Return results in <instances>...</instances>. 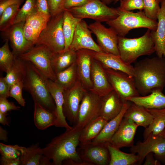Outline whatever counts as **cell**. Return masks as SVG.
Listing matches in <instances>:
<instances>
[{
	"instance_id": "6da1fadb",
	"label": "cell",
	"mask_w": 165,
	"mask_h": 165,
	"mask_svg": "<svg viewBox=\"0 0 165 165\" xmlns=\"http://www.w3.org/2000/svg\"><path fill=\"white\" fill-rule=\"evenodd\" d=\"M82 129L75 125L55 137L44 148L43 154L52 161L53 165H86L79 156L77 147Z\"/></svg>"
},
{
	"instance_id": "7a4b0ae2",
	"label": "cell",
	"mask_w": 165,
	"mask_h": 165,
	"mask_svg": "<svg viewBox=\"0 0 165 165\" xmlns=\"http://www.w3.org/2000/svg\"><path fill=\"white\" fill-rule=\"evenodd\" d=\"M134 68L135 85L140 95L162 91L165 86V57L145 58L137 62Z\"/></svg>"
},
{
	"instance_id": "3957f363",
	"label": "cell",
	"mask_w": 165,
	"mask_h": 165,
	"mask_svg": "<svg viewBox=\"0 0 165 165\" xmlns=\"http://www.w3.org/2000/svg\"><path fill=\"white\" fill-rule=\"evenodd\" d=\"M24 61L25 69L23 79L24 88L30 93L34 102L38 103L46 110L56 114L55 104L48 88L46 77L31 62Z\"/></svg>"
},
{
	"instance_id": "277c9868",
	"label": "cell",
	"mask_w": 165,
	"mask_h": 165,
	"mask_svg": "<svg viewBox=\"0 0 165 165\" xmlns=\"http://www.w3.org/2000/svg\"><path fill=\"white\" fill-rule=\"evenodd\" d=\"M148 29L142 36L135 38L118 36L119 55L128 64L134 62L139 57L150 55L155 52L154 44Z\"/></svg>"
},
{
	"instance_id": "5b68a950",
	"label": "cell",
	"mask_w": 165,
	"mask_h": 165,
	"mask_svg": "<svg viewBox=\"0 0 165 165\" xmlns=\"http://www.w3.org/2000/svg\"><path fill=\"white\" fill-rule=\"evenodd\" d=\"M117 9L118 13L117 17L106 23L118 36L125 37L130 30L135 28H146L151 30H156L157 21L148 18L143 11L134 13L122 10L119 7Z\"/></svg>"
},
{
	"instance_id": "8992f818",
	"label": "cell",
	"mask_w": 165,
	"mask_h": 165,
	"mask_svg": "<svg viewBox=\"0 0 165 165\" xmlns=\"http://www.w3.org/2000/svg\"><path fill=\"white\" fill-rule=\"evenodd\" d=\"M63 21V12L51 17L40 34L35 45H45L54 53L64 50L65 41L62 30Z\"/></svg>"
},
{
	"instance_id": "52a82bcc",
	"label": "cell",
	"mask_w": 165,
	"mask_h": 165,
	"mask_svg": "<svg viewBox=\"0 0 165 165\" xmlns=\"http://www.w3.org/2000/svg\"><path fill=\"white\" fill-rule=\"evenodd\" d=\"M65 10L76 18H89L101 23L112 20L118 15L117 8L109 7L100 0H90L82 6Z\"/></svg>"
},
{
	"instance_id": "ba28073f",
	"label": "cell",
	"mask_w": 165,
	"mask_h": 165,
	"mask_svg": "<svg viewBox=\"0 0 165 165\" xmlns=\"http://www.w3.org/2000/svg\"><path fill=\"white\" fill-rule=\"evenodd\" d=\"M130 151L137 154L139 157L138 165L142 163L148 153L152 152L156 159L165 165V129L156 136H149L142 142L138 141L130 147Z\"/></svg>"
},
{
	"instance_id": "9c48e42d",
	"label": "cell",
	"mask_w": 165,
	"mask_h": 165,
	"mask_svg": "<svg viewBox=\"0 0 165 165\" xmlns=\"http://www.w3.org/2000/svg\"><path fill=\"white\" fill-rule=\"evenodd\" d=\"M53 54L46 46L40 44L35 45L19 57L31 62L45 77L55 81L56 73L51 64Z\"/></svg>"
},
{
	"instance_id": "30bf717a",
	"label": "cell",
	"mask_w": 165,
	"mask_h": 165,
	"mask_svg": "<svg viewBox=\"0 0 165 165\" xmlns=\"http://www.w3.org/2000/svg\"><path fill=\"white\" fill-rule=\"evenodd\" d=\"M108 143H94L91 141L80 142L77 151L86 165H108L110 155Z\"/></svg>"
},
{
	"instance_id": "8fae6325",
	"label": "cell",
	"mask_w": 165,
	"mask_h": 165,
	"mask_svg": "<svg viewBox=\"0 0 165 165\" xmlns=\"http://www.w3.org/2000/svg\"><path fill=\"white\" fill-rule=\"evenodd\" d=\"M103 66L114 90L124 101L130 98L140 96L134 77L124 72Z\"/></svg>"
},
{
	"instance_id": "7c38bea8",
	"label": "cell",
	"mask_w": 165,
	"mask_h": 165,
	"mask_svg": "<svg viewBox=\"0 0 165 165\" xmlns=\"http://www.w3.org/2000/svg\"><path fill=\"white\" fill-rule=\"evenodd\" d=\"M87 91L78 79L71 87L64 90L63 113L73 126L76 124L79 106Z\"/></svg>"
},
{
	"instance_id": "4fadbf2b",
	"label": "cell",
	"mask_w": 165,
	"mask_h": 165,
	"mask_svg": "<svg viewBox=\"0 0 165 165\" xmlns=\"http://www.w3.org/2000/svg\"><path fill=\"white\" fill-rule=\"evenodd\" d=\"M96 37L98 45L103 52L119 55L118 47V35L112 28H107L101 22L95 21L88 25Z\"/></svg>"
},
{
	"instance_id": "5bb4252c",
	"label": "cell",
	"mask_w": 165,
	"mask_h": 165,
	"mask_svg": "<svg viewBox=\"0 0 165 165\" xmlns=\"http://www.w3.org/2000/svg\"><path fill=\"white\" fill-rule=\"evenodd\" d=\"M101 107V97L87 91L81 102L75 126L82 129L90 121L99 116Z\"/></svg>"
},
{
	"instance_id": "9a60e30c",
	"label": "cell",
	"mask_w": 165,
	"mask_h": 165,
	"mask_svg": "<svg viewBox=\"0 0 165 165\" xmlns=\"http://www.w3.org/2000/svg\"><path fill=\"white\" fill-rule=\"evenodd\" d=\"M25 21L14 24L7 30L2 31L4 40L7 39L10 42L15 58L27 52L35 46L24 35L23 28Z\"/></svg>"
},
{
	"instance_id": "2e32d148",
	"label": "cell",
	"mask_w": 165,
	"mask_h": 165,
	"mask_svg": "<svg viewBox=\"0 0 165 165\" xmlns=\"http://www.w3.org/2000/svg\"><path fill=\"white\" fill-rule=\"evenodd\" d=\"M77 79L83 87L89 91L93 87L91 72L92 64L94 59L93 51L81 49L76 51Z\"/></svg>"
},
{
	"instance_id": "e0dca14e",
	"label": "cell",
	"mask_w": 165,
	"mask_h": 165,
	"mask_svg": "<svg viewBox=\"0 0 165 165\" xmlns=\"http://www.w3.org/2000/svg\"><path fill=\"white\" fill-rule=\"evenodd\" d=\"M91 33L87 23L82 19L76 26L69 49L75 51L81 49H86L97 52H103L93 39Z\"/></svg>"
},
{
	"instance_id": "ac0fdd59",
	"label": "cell",
	"mask_w": 165,
	"mask_h": 165,
	"mask_svg": "<svg viewBox=\"0 0 165 165\" xmlns=\"http://www.w3.org/2000/svg\"><path fill=\"white\" fill-rule=\"evenodd\" d=\"M91 75L93 87L90 91L101 97L114 90L103 65L95 59L92 64Z\"/></svg>"
},
{
	"instance_id": "d6986e66",
	"label": "cell",
	"mask_w": 165,
	"mask_h": 165,
	"mask_svg": "<svg viewBox=\"0 0 165 165\" xmlns=\"http://www.w3.org/2000/svg\"><path fill=\"white\" fill-rule=\"evenodd\" d=\"M138 126L132 120L123 117L109 142L119 148L131 147L134 145V138Z\"/></svg>"
},
{
	"instance_id": "ffe728a7",
	"label": "cell",
	"mask_w": 165,
	"mask_h": 165,
	"mask_svg": "<svg viewBox=\"0 0 165 165\" xmlns=\"http://www.w3.org/2000/svg\"><path fill=\"white\" fill-rule=\"evenodd\" d=\"M51 17L50 13L37 11L29 16L24 27V35L35 45L42 31Z\"/></svg>"
},
{
	"instance_id": "44dd1931",
	"label": "cell",
	"mask_w": 165,
	"mask_h": 165,
	"mask_svg": "<svg viewBox=\"0 0 165 165\" xmlns=\"http://www.w3.org/2000/svg\"><path fill=\"white\" fill-rule=\"evenodd\" d=\"M94 58L103 66L124 72L132 77L134 75V67L124 61L119 55L93 51Z\"/></svg>"
},
{
	"instance_id": "7402d4cb",
	"label": "cell",
	"mask_w": 165,
	"mask_h": 165,
	"mask_svg": "<svg viewBox=\"0 0 165 165\" xmlns=\"http://www.w3.org/2000/svg\"><path fill=\"white\" fill-rule=\"evenodd\" d=\"M45 80L49 90L56 105L57 120L55 126L64 128L66 130L71 129L72 127L68 123L63 112L64 90L54 81L46 77Z\"/></svg>"
},
{
	"instance_id": "603a6c76",
	"label": "cell",
	"mask_w": 165,
	"mask_h": 165,
	"mask_svg": "<svg viewBox=\"0 0 165 165\" xmlns=\"http://www.w3.org/2000/svg\"><path fill=\"white\" fill-rule=\"evenodd\" d=\"M125 101L113 90L107 95L101 97L99 116L109 121L119 113Z\"/></svg>"
},
{
	"instance_id": "cb8c5ba5",
	"label": "cell",
	"mask_w": 165,
	"mask_h": 165,
	"mask_svg": "<svg viewBox=\"0 0 165 165\" xmlns=\"http://www.w3.org/2000/svg\"><path fill=\"white\" fill-rule=\"evenodd\" d=\"M158 24L155 30H151L157 56L165 57V1L161 3L157 16Z\"/></svg>"
},
{
	"instance_id": "d4e9b609",
	"label": "cell",
	"mask_w": 165,
	"mask_h": 165,
	"mask_svg": "<svg viewBox=\"0 0 165 165\" xmlns=\"http://www.w3.org/2000/svg\"><path fill=\"white\" fill-rule=\"evenodd\" d=\"M130 101H125L119 113L115 118L108 122L102 130L91 141L94 143L109 142L117 130L123 118L124 114L130 104Z\"/></svg>"
},
{
	"instance_id": "484cf974",
	"label": "cell",
	"mask_w": 165,
	"mask_h": 165,
	"mask_svg": "<svg viewBox=\"0 0 165 165\" xmlns=\"http://www.w3.org/2000/svg\"><path fill=\"white\" fill-rule=\"evenodd\" d=\"M130 102L123 117L132 120L138 126L146 128L152 122L153 118V115L147 108Z\"/></svg>"
},
{
	"instance_id": "4316f807",
	"label": "cell",
	"mask_w": 165,
	"mask_h": 165,
	"mask_svg": "<svg viewBox=\"0 0 165 165\" xmlns=\"http://www.w3.org/2000/svg\"><path fill=\"white\" fill-rule=\"evenodd\" d=\"M127 101L146 108L160 109L165 108V95L160 90H154L148 95L130 98Z\"/></svg>"
},
{
	"instance_id": "83f0119b",
	"label": "cell",
	"mask_w": 165,
	"mask_h": 165,
	"mask_svg": "<svg viewBox=\"0 0 165 165\" xmlns=\"http://www.w3.org/2000/svg\"><path fill=\"white\" fill-rule=\"evenodd\" d=\"M34 122L36 127L43 130L56 124L55 114L46 109L37 102H34Z\"/></svg>"
},
{
	"instance_id": "f1b7e54d",
	"label": "cell",
	"mask_w": 165,
	"mask_h": 165,
	"mask_svg": "<svg viewBox=\"0 0 165 165\" xmlns=\"http://www.w3.org/2000/svg\"><path fill=\"white\" fill-rule=\"evenodd\" d=\"M147 110L153 115V119L150 124L145 128L143 133L144 140L149 136H156L165 129V108Z\"/></svg>"
},
{
	"instance_id": "f546056e",
	"label": "cell",
	"mask_w": 165,
	"mask_h": 165,
	"mask_svg": "<svg viewBox=\"0 0 165 165\" xmlns=\"http://www.w3.org/2000/svg\"><path fill=\"white\" fill-rule=\"evenodd\" d=\"M107 146L110 155L109 165H138L139 157L135 154L123 152L109 142Z\"/></svg>"
},
{
	"instance_id": "4dcf8cb0",
	"label": "cell",
	"mask_w": 165,
	"mask_h": 165,
	"mask_svg": "<svg viewBox=\"0 0 165 165\" xmlns=\"http://www.w3.org/2000/svg\"><path fill=\"white\" fill-rule=\"evenodd\" d=\"M76 59V51L73 50L53 53L51 60L53 70L55 73L62 71L75 63Z\"/></svg>"
},
{
	"instance_id": "1f68e13d",
	"label": "cell",
	"mask_w": 165,
	"mask_h": 165,
	"mask_svg": "<svg viewBox=\"0 0 165 165\" xmlns=\"http://www.w3.org/2000/svg\"><path fill=\"white\" fill-rule=\"evenodd\" d=\"M107 122L100 116L90 121L82 129L80 137V142L92 141L99 135Z\"/></svg>"
},
{
	"instance_id": "d6a6232c",
	"label": "cell",
	"mask_w": 165,
	"mask_h": 165,
	"mask_svg": "<svg viewBox=\"0 0 165 165\" xmlns=\"http://www.w3.org/2000/svg\"><path fill=\"white\" fill-rule=\"evenodd\" d=\"M82 20L74 16L68 11L65 9L64 10L62 26L65 41L64 51L69 49L76 26Z\"/></svg>"
},
{
	"instance_id": "836d02e7",
	"label": "cell",
	"mask_w": 165,
	"mask_h": 165,
	"mask_svg": "<svg viewBox=\"0 0 165 165\" xmlns=\"http://www.w3.org/2000/svg\"><path fill=\"white\" fill-rule=\"evenodd\" d=\"M55 82L64 90L73 86L77 80L76 62L64 70L56 73Z\"/></svg>"
},
{
	"instance_id": "e575fe53",
	"label": "cell",
	"mask_w": 165,
	"mask_h": 165,
	"mask_svg": "<svg viewBox=\"0 0 165 165\" xmlns=\"http://www.w3.org/2000/svg\"><path fill=\"white\" fill-rule=\"evenodd\" d=\"M25 69V61L20 57L15 58L13 65L4 77L10 87L17 82L23 80Z\"/></svg>"
},
{
	"instance_id": "d590c367",
	"label": "cell",
	"mask_w": 165,
	"mask_h": 165,
	"mask_svg": "<svg viewBox=\"0 0 165 165\" xmlns=\"http://www.w3.org/2000/svg\"><path fill=\"white\" fill-rule=\"evenodd\" d=\"M43 155L42 149L38 143L25 147L20 158V165H39Z\"/></svg>"
},
{
	"instance_id": "8d00e7d4",
	"label": "cell",
	"mask_w": 165,
	"mask_h": 165,
	"mask_svg": "<svg viewBox=\"0 0 165 165\" xmlns=\"http://www.w3.org/2000/svg\"><path fill=\"white\" fill-rule=\"evenodd\" d=\"M20 5L14 4L6 8L0 15V30L5 31L14 24Z\"/></svg>"
},
{
	"instance_id": "74e56055",
	"label": "cell",
	"mask_w": 165,
	"mask_h": 165,
	"mask_svg": "<svg viewBox=\"0 0 165 165\" xmlns=\"http://www.w3.org/2000/svg\"><path fill=\"white\" fill-rule=\"evenodd\" d=\"M5 41L4 44L0 48V68L6 73L13 65L15 58L10 50L9 40Z\"/></svg>"
},
{
	"instance_id": "f35d334b",
	"label": "cell",
	"mask_w": 165,
	"mask_h": 165,
	"mask_svg": "<svg viewBox=\"0 0 165 165\" xmlns=\"http://www.w3.org/2000/svg\"><path fill=\"white\" fill-rule=\"evenodd\" d=\"M25 148V147L17 145H7L0 143L1 159H19L20 160Z\"/></svg>"
},
{
	"instance_id": "ab89813d",
	"label": "cell",
	"mask_w": 165,
	"mask_h": 165,
	"mask_svg": "<svg viewBox=\"0 0 165 165\" xmlns=\"http://www.w3.org/2000/svg\"><path fill=\"white\" fill-rule=\"evenodd\" d=\"M37 11L35 0H26L16 16L14 24L25 21L29 16Z\"/></svg>"
},
{
	"instance_id": "60d3db41",
	"label": "cell",
	"mask_w": 165,
	"mask_h": 165,
	"mask_svg": "<svg viewBox=\"0 0 165 165\" xmlns=\"http://www.w3.org/2000/svg\"><path fill=\"white\" fill-rule=\"evenodd\" d=\"M144 12L148 18L156 21L160 7L157 0H143Z\"/></svg>"
},
{
	"instance_id": "b9f144b4",
	"label": "cell",
	"mask_w": 165,
	"mask_h": 165,
	"mask_svg": "<svg viewBox=\"0 0 165 165\" xmlns=\"http://www.w3.org/2000/svg\"><path fill=\"white\" fill-rule=\"evenodd\" d=\"M24 88L23 80L17 82L10 86L9 92V97L14 98L19 104L24 106L26 102L22 96V90Z\"/></svg>"
},
{
	"instance_id": "7bdbcfd3",
	"label": "cell",
	"mask_w": 165,
	"mask_h": 165,
	"mask_svg": "<svg viewBox=\"0 0 165 165\" xmlns=\"http://www.w3.org/2000/svg\"><path fill=\"white\" fill-rule=\"evenodd\" d=\"M119 8L127 11L135 9L142 11L144 9L143 0H120Z\"/></svg>"
},
{
	"instance_id": "ee69618b",
	"label": "cell",
	"mask_w": 165,
	"mask_h": 165,
	"mask_svg": "<svg viewBox=\"0 0 165 165\" xmlns=\"http://www.w3.org/2000/svg\"><path fill=\"white\" fill-rule=\"evenodd\" d=\"M64 1L65 0H47L49 11L51 17L55 16L64 12Z\"/></svg>"
},
{
	"instance_id": "f6af8a7d",
	"label": "cell",
	"mask_w": 165,
	"mask_h": 165,
	"mask_svg": "<svg viewBox=\"0 0 165 165\" xmlns=\"http://www.w3.org/2000/svg\"><path fill=\"white\" fill-rule=\"evenodd\" d=\"M20 107L16 105L12 102L9 101L7 98L0 97V112L4 114L11 110H18Z\"/></svg>"
},
{
	"instance_id": "bcb514c9",
	"label": "cell",
	"mask_w": 165,
	"mask_h": 165,
	"mask_svg": "<svg viewBox=\"0 0 165 165\" xmlns=\"http://www.w3.org/2000/svg\"><path fill=\"white\" fill-rule=\"evenodd\" d=\"M10 86L5 79L2 76L0 78V97L8 98Z\"/></svg>"
},
{
	"instance_id": "7dc6e473",
	"label": "cell",
	"mask_w": 165,
	"mask_h": 165,
	"mask_svg": "<svg viewBox=\"0 0 165 165\" xmlns=\"http://www.w3.org/2000/svg\"><path fill=\"white\" fill-rule=\"evenodd\" d=\"M88 0H65L64 3V9L82 6L86 3Z\"/></svg>"
},
{
	"instance_id": "c3c4849f",
	"label": "cell",
	"mask_w": 165,
	"mask_h": 165,
	"mask_svg": "<svg viewBox=\"0 0 165 165\" xmlns=\"http://www.w3.org/2000/svg\"><path fill=\"white\" fill-rule=\"evenodd\" d=\"M24 0H0V15L8 7L14 4L20 5Z\"/></svg>"
},
{
	"instance_id": "681fc988",
	"label": "cell",
	"mask_w": 165,
	"mask_h": 165,
	"mask_svg": "<svg viewBox=\"0 0 165 165\" xmlns=\"http://www.w3.org/2000/svg\"><path fill=\"white\" fill-rule=\"evenodd\" d=\"M35 0L37 11L46 13H50L47 0Z\"/></svg>"
},
{
	"instance_id": "f907efd6",
	"label": "cell",
	"mask_w": 165,
	"mask_h": 165,
	"mask_svg": "<svg viewBox=\"0 0 165 165\" xmlns=\"http://www.w3.org/2000/svg\"><path fill=\"white\" fill-rule=\"evenodd\" d=\"M144 165H160L161 163L156 159L152 152L148 153L145 156Z\"/></svg>"
},
{
	"instance_id": "816d5d0a",
	"label": "cell",
	"mask_w": 165,
	"mask_h": 165,
	"mask_svg": "<svg viewBox=\"0 0 165 165\" xmlns=\"http://www.w3.org/2000/svg\"><path fill=\"white\" fill-rule=\"evenodd\" d=\"M0 164L2 165H20V161L19 159H1Z\"/></svg>"
},
{
	"instance_id": "f5cc1de1",
	"label": "cell",
	"mask_w": 165,
	"mask_h": 165,
	"mask_svg": "<svg viewBox=\"0 0 165 165\" xmlns=\"http://www.w3.org/2000/svg\"><path fill=\"white\" fill-rule=\"evenodd\" d=\"M8 132L6 129H3L0 126V140L5 142L8 141Z\"/></svg>"
},
{
	"instance_id": "db71d44e",
	"label": "cell",
	"mask_w": 165,
	"mask_h": 165,
	"mask_svg": "<svg viewBox=\"0 0 165 165\" xmlns=\"http://www.w3.org/2000/svg\"><path fill=\"white\" fill-rule=\"evenodd\" d=\"M8 114H4L0 112V123L2 125L9 126L8 118L6 117Z\"/></svg>"
},
{
	"instance_id": "11a10c76",
	"label": "cell",
	"mask_w": 165,
	"mask_h": 165,
	"mask_svg": "<svg viewBox=\"0 0 165 165\" xmlns=\"http://www.w3.org/2000/svg\"><path fill=\"white\" fill-rule=\"evenodd\" d=\"M50 160L43 155L42 156L40 161L39 165H52V163L50 162Z\"/></svg>"
},
{
	"instance_id": "9f6ffc18",
	"label": "cell",
	"mask_w": 165,
	"mask_h": 165,
	"mask_svg": "<svg viewBox=\"0 0 165 165\" xmlns=\"http://www.w3.org/2000/svg\"><path fill=\"white\" fill-rule=\"evenodd\" d=\"M102 1L106 5L110 4L114 0H102Z\"/></svg>"
},
{
	"instance_id": "6f0895ef",
	"label": "cell",
	"mask_w": 165,
	"mask_h": 165,
	"mask_svg": "<svg viewBox=\"0 0 165 165\" xmlns=\"http://www.w3.org/2000/svg\"><path fill=\"white\" fill-rule=\"evenodd\" d=\"M157 1L159 3H161V2L165 1V0H157Z\"/></svg>"
},
{
	"instance_id": "680465c9",
	"label": "cell",
	"mask_w": 165,
	"mask_h": 165,
	"mask_svg": "<svg viewBox=\"0 0 165 165\" xmlns=\"http://www.w3.org/2000/svg\"><path fill=\"white\" fill-rule=\"evenodd\" d=\"M120 0H114V3H117V2H118V1H120Z\"/></svg>"
},
{
	"instance_id": "91938a15",
	"label": "cell",
	"mask_w": 165,
	"mask_h": 165,
	"mask_svg": "<svg viewBox=\"0 0 165 165\" xmlns=\"http://www.w3.org/2000/svg\"></svg>"
}]
</instances>
